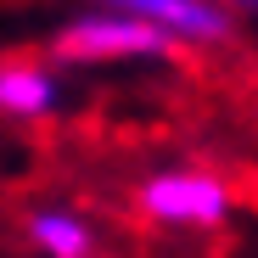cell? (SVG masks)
<instances>
[{"mask_svg": "<svg viewBox=\"0 0 258 258\" xmlns=\"http://www.w3.org/2000/svg\"><path fill=\"white\" fill-rule=\"evenodd\" d=\"M230 6H241V12H258V0H225V12H230Z\"/></svg>", "mask_w": 258, "mask_h": 258, "instance_id": "8992f818", "label": "cell"}, {"mask_svg": "<svg viewBox=\"0 0 258 258\" xmlns=\"http://www.w3.org/2000/svg\"><path fill=\"white\" fill-rule=\"evenodd\" d=\"M56 62H79V68H112V62H174L180 45L163 39L157 28L135 23V17H118V12H101V6H84L73 12L56 39H51Z\"/></svg>", "mask_w": 258, "mask_h": 258, "instance_id": "7a4b0ae2", "label": "cell"}, {"mask_svg": "<svg viewBox=\"0 0 258 258\" xmlns=\"http://www.w3.org/2000/svg\"><path fill=\"white\" fill-rule=\"evenodd\" d=\"M135 208H141V219H152L163 230H219L236 213V185L219 168L168 163L135 185Z\"/></svg>", "mask_w": 258, "mask_h": 258, "instance_id": "6da1fadb", "label": "cell"}, {"mask_svg": "<svg viewBox=\"0 0 258 258\" xmlns=\"http://www.w3.org/2000/svg\"><path fill=\"white\" fill-rule=\"evenodd\" d=\"M62 107V79L39 56H6L0 62V118L12 123H39Z\"/></svg>", "mask_w": 258, "mask_h": 258, "instance_id": "277c9868", "label": "cell"}, {"mask_svg": "<svg viewBox=\"0 0 258 258\" xmlns=\"http://www.w3.org/2000/svg\"><path fill=\"white\" fill-rule=\"evenodd\" d=\"M101 12L135 17L146 28H157L163 39H174L180 51H208L230 39V12L219 0H90Z\"/></svg>", "mask_w": 258, "mask_h": 258, "instance_id": "3957f363", "label": "cell"}, {"mask_svg": "<svg viewBox=\"0 0 258 258\" xmlns=\"http://www.w3.org/2000/svg\"><path fill=\"white\" fill-rule=\"evenodd\" d=\"M23 230H28L34 252H45V258H96V247H101L96 225L84 219L79 208H62V202L34 208L23 219Z\"/></svg>", "mask_w": 258, "mask_h": 258, "instance_id": "5b68a950", "label": "cell"}]
</instances>
